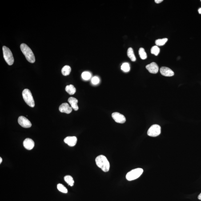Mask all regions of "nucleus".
<instances>
[{
  "label": "nucleus",
  "mask_w": 201,
  "mask_h": 201,
  "mask_svg": "<svg viewBox=\"0 0 201 201\" xmlns=\"http://www.w3.org/2000/svg\"><path fill=\"white\" fill-rule=\"evenodd\" d=\"M139 53L141 59L145 60L147 58V54H146V53L145 51V49L143 48H140Z\"/></svg>",
  "instance_id": "6ab92c4d"
},
{
  "label": "nucleus",
  "mask_w": 201,
  "mask_h": 201,
  "mask_svg": "<svg viewBox=\"0 0 201 201\" xmlns=\"http://www.w3.org/2000/svg\"><path fill=\"white\" fill-rule=\"evenodd\" d=\"M71 71V67L70 66L66 65L64 66L62 70V73L63 75L66 76L70 74Z\"/></svg>",
  "instance_id": "f3484780"
},
{
  "label": "nucleus",
  "mask_w": 201,
  "mask_h": 201,
  "mask_svg": "<svg viewBox=\"0 0 201 201\" xmlns=\"http://www.w3.org/2000/svg\"><path fill=\"white\" fill-rule=\"evenodd\" d=\"M97 166L105 172H107L110 170V163L107 158L104 155H100L97 156L95 159Z\"/></svg>",
  "instance_id": "f257e3e1"
},
{
  "label": "nucleus",
  "mask_w": 201,
  "mask_h": 201,
  "mask_svg": "<svg viewBox=\"0 0 201 201\" xmlns=\"http://www.w3.org/2000/svg\"><path fill=\"white\" fill-rule=\"evenodd\" d=\"M163 0H155V2L156 3H160L162 2L163 1Z\"/></svg>",
  "instance_id": "a878e982"
},
{
  "label": "nucleus",
  "mask_w": 201,
  "mask_h": 201,
  "mask_svg": "<svg viewBox=\"0 0 201 201\" xmlns=\"http://www.w3.org/2000/svg\"><path fill=\"white\" fill-rule=\"evenodd\" d=\"M64 179L66 183L70 186H73L74 185V181L72 177L70 175H66L64 177Z\"/></svg>",
  "instance_id": "a211bd4d"
},
{
  "label": "nucleus",
  "mask_w": 201,
  "mask_h": 201,
  "mask_svg": "<svg viewBox=\"0 0 201 201\" xmlns=\"http://www.w3.org/2000/svg\"><path fill=\"white\" fill-rule=\"evenodd\" d=\"M18 122L22 127L26 128H30L32 126L31 123L30 121L23 116H21L18 118Z\"/></svg>",
  "instance_id": "0eeeda50"
},
{
  "label": "nucleus",
  "mask_w": 201,
  "mask_h": 201,
  "mask_svg": "<svg viewBox=\"0 0 201 201\" xmlns=\"http://www.w3.org/2000/svg\"><path fill=\"white\" fill-rule=\"evenodd\" d=\"M4 58L9 65H12L14 63V58L13 53L8 48L3 46L2 47Z\"/></svg>",
  "instance_id": "39448f33"
},
{
  "label": "nucleus",
  "mask_w": 201,
  "mask_h": 201,
  "mask_svg": "<svg viewBox=\"0 0 201 201\" xmlns=\"http://www.w3.org/2000/svg\"><path fill=\"white\" fill-rule=\"evenodd\" d=\"M22 95L24 100L27 104L31 107H34L35 102L30 90L29 89H25L22 91Z\"/></svg>",
  "instance_id": "7ed1b4c3"
},
{
  "label": "nucleus",
  "mask_w": 201,
  "mask_h": 201,
  "mask_svg": "<svg viewBox=\"0 0 201 201\" xmlns=\"http://www.w3.org/2000/svg\"><path fill=\"white\" fill-rule=\"evenodd\" d=\"M160 72L162 75L165 77H171L174 75V73L172 70L166 67H162L160 70Z\"/></svg>",
  "instance_id": "9b49d317"
},
{
  "label": "nucleus",
  "mask_w": 201,
  "mask_h": 201,
  "mask_svg": "<svg viewBox=\"0 0 201 201\" xmlns=\"http://www.w3.org/2000/svg\"><path fill=\"white\" fill-rule=\"evenodd\" d=\"M127 54L128 56L131 59L133 62H134L136 61V58L134 55V50L132 48H129L127 50Z\"/></svg>",
  "instance_id": "dca6fc26"
},
{
  "label": "nucleus",
  "mask_w": 201,
  "mask_h": 201,
  "mask_svg": "<svg viewBox=\"0 0 201 201\" xmlns=\"http://www.w3.org/2000/svg\"><path fill=\"white\" fill-rule=\"evenodd\" d=\"M59 110L61 113H66V114H70L71 113L72 108L71 106H69L67 103H63L60 106Z\"/></svg>",
  "instance_id": "9d476101"
},
{
  "label": "nucleus",
  "mask_w": 201,
  "mask_h": 201,
  "mask_svg": "<svg viewBox=\"0 0 201 201\" xmlns=\"http://www.w3.org/2000/svg\"><path fill=\"white\" fill-rule=\"evenodd\" d=\"M65 90L70 95H74L76 92V89L72 85L67 86L65 88Z\"/></svg>",
  "instance_id": "2eb2a0df"
},
{
  "label": "nucleus",
  "mask_w": 201,
  "mask_h": 201,
  "mask_svg": "<svg viewBox=\"0 0 201 201\" xmlns=\"http://www.w3.org/2000/svg\"><path fill=\"white\" fill-rule=\"evenodd\" d=\"M198 11H199V14H201V8L199 9Z\"/></svg>",
  "instance_id": "cd10ccee"
},
{
  "label": "nucleus",
  "mask_w": 201,
  "mask_h": 201,
  "mask_svg": "<svg viewBox=\"0 0 201 201\" xmlns=\"http://www.w3.org/2000/svg\"><path fill=\"white\" fill-rule=\"evenodd\" d=\"M198 199L200 200H201V193L200 194H199V196H198Z\"/></svg>",
  "instance_id": "bb28decb"
},
{
  "label": "nucleus",
  "mask_w": 201,
  "mask_h": 201,
  "mask_svg": "<svg viewBox=\"0 0 201 201\" xmlns=\"http://www.w3.org/2000/svg\"><path fill=\"white\" fill-rule=\"evenodd\" d=\"M57 188H58V189L60 191L63 193H67L68 192L67 189L63 185L61 184H58L57 185Z\"/></svg>",
  "instance_id": "5701e85b"
},
{
  "label": "nucleus",
  "mask_w": 201,
  "mask_h": 201,
  "mask_svg": "<svg viewBox=\"0 0 201 201\" xmlns=\"http://www.w3.org/2000/svg\"><path fill=\"white\" fill-rule=\"evenodd\" d=\"M146 68L150 73L156 74L159 70V67L157 64L155 62H152L146 66Z\"/></svg>",
  "instance_id": "1a4fd4ad"
},
{
  "label": "nucleus",
  "mask_w": 201,
  "mask_h": 201,
  "mask_svg": "<svg viewBox=\"0 0 201 201\" xmlns=\"http://www.w3.org/2000/svg\"></svg>",
  "instance_id": "c756f323"
},
{
  "label": "nucleus",
  "mask_w": 201,
  "mask_h": 201,
  "mask_svg": "<svg viewBox=\"0 0 201 201\" xmlns=\"http://www.w3.org/2000/svg\"><path fill=\"white\" fill-rule=\"evenodd\" d=\"M112 117L116 122L119 123H124L126 122V119L124 115L118 112H114L112 114Z\"/></svg>",
  "instance_id": "6e6552de"
},
{
  "label": "nucleus",
  "mask_w": 201,
  "mask_h": 201,
  "mask_svg": "<svg viewBox=\"0 0 201 201\" xmlns=\"http://www.w3.org/2000/svg\"><path fill=\"white\" fill-rule=\"evenodd\" d=\"M82 77L84 80H88L91 77V74L88 72H84L82 73Z\"/></svg>",
  "instance_id": "b1692460"
},
{
  "label": "nucleus",
  "mask_w": 201,
  "mask_h": 201,
  "mask_svg": "<svg viewBox=\"0 0 201 201\" xmlns=\"http://www.w3.org/2000/svg\"><path fill=\"white\" fill-rule=\"evenodd\" d=\"M34 145L35 144L34 141L30 138H26L23 142L24 147L26 150H32L34 147Z\"/></svg>",
  "instance_id": "ddd939ff"
},
{
  "label": "nucleus",
  "mask_w": 201,
  "mask_h": 201,
  "mask_svg": "<svg viewBox=\"0 0 201 201\" xmlns=\"http://www.w3.org/2000/svg\"><path fill=\"white\" fill-rule=\"evenodd\" d=\"M168 39L167 38H164L163 39H160L156 40L155 44L157 46H163L167 42Z\"/></svg>",
  "instance_id": "aec40b11"
},
{
  "label": "nucleus",
  "mask_w": 201,
  "mask_h": 201,
  "mask_svg": "<svg viewBox=\"0 0 201 201\" xmlns=\"http://www.w3.org/2000/svg\"><path fill=\"white\" fill-rule=\"evenodd\" d=\"M161 133V127L158 124H154L147 131V134L149 136L156 137L159 136Z\"/></svg>",
  "instance_id": "423d86ee"
},
{
  "label": "nucleus",
  "mask_w": 201,
  "mask_h": 201,
  "mask_svg": "<svg viewBox=\"0 0 201 201\" xmlns=\"http://www.w3.org/2000/svg\"><path fill=\"white\" fill-rule=\"evenodd\" d=\"M68 102L71 105L72 108L74 110L77 111L78 110L79 107L78 106V100L76 98L74 97H70L68 100Z\"/></svg>",
  "instance_id": "4468645a"
},
{
  "label": "nucleus",
  "mask_w": 201,
  "mask_h": 201,
  "mask_svg": "<svg viewBox=\"0 0 201 201\" xmlns=\"http://www.w3.org/2000/svg\"><path fill=\"white\" fill-rule=\"evenodd\" d=\"M143 170L140 168H138L131 170L128 172L126 175V178L127 180H134L139 177L143 173Z\"/></svg>",
  "instance_id": "20e7f679"
},
{
  "label": "nucleus",
  "mask_w": 201,
  "mask_h": 201,
  "mask_svg": "<svg viewBox=\"0 0 201 201\" xmlns=\"http://www.w3.org/2000/svg\"><path fill=\"white\" fill-rule=\"evenodd\" d=\"M160 50L158 46H153L151 49V53L152 54H154L155 56H158L159 54Z\"/></svg>",
  "instance_id": "4be33fe9"
},
{
  "label": "nucleus",
  "mask_w": 201,
  "mask_h": 201,
  "mask_svg": "<svg viewBox=\"0 0 201 201\" xmlns=\"http://www.w3.org/2000/svg\"><path fill=\"white\" fill-rule=\"evenodd\" d=\"M64 141L69 146L73 147L76 145L77 138L75 136H68L65 138Z\"/></svg>",
  "instance_id": "f8f14e48"
},
{
  "label": "nucleus",
  "mask_w": 201,
  "mask_h": 201,
  "mask_svg": "<svg viewBox=\"0 0 201 201\" xmlns=\"http://www.w3.org/2000/svg\"><path fill=\"white\" fill-rule=\"evenodd\" d=\"M121 70L125 72H127L129 71L130 70L129 64L127 63H124L122 64V66H121Z\"/></svg>",
  "instance_id": "412c9836"
},
{
  "label": "nucleus",
  "mask_w": 201,
  "mask_h": 201,
  "mask_svg": "<svg viewBox=\"0 0 201 201\" xmlns=\"http://www.w3.org/2000/svg\"><path fill=\"white\" fill-rule=\"evenodd\" d=\"M99 79L97 77H93L91 79L92 83L94 85H97L99 82Z\"/></svg>",
  "instance_id": "393cba45"
},
{
  "label": "nucleus",
  "mask_w": 201,
  "mask_h": 201,
  "mask_svg": "<svg viewBox=\"0 0 201 201\" xmlns=\"http://www.w3.org/2000/svg\"><path fill=\"white\" fill-rule=\"evenodd\" d=\"M20 48L22 53L26 57V60L31 63L35 62V57L31 49L24 43L21 44Z\"/></svg>",
  "instance_id": "f03ea898"
},
{
  "label": "nucleus",
  "mask_w": 201,
  "mask_h": 201,
  "mask_svg": "<svg viewBox=\"0 0 201 201\" xmlns=\"http://www.w3.org/2000/svg\"><path fill=\"white\" fill-rule=\"evenodd\" d=\"M2 158L1 157V158H0V163H1V162H2Z\"/></svg>",
  "instance_id": "c85d7f7f"
}]
</instances>
